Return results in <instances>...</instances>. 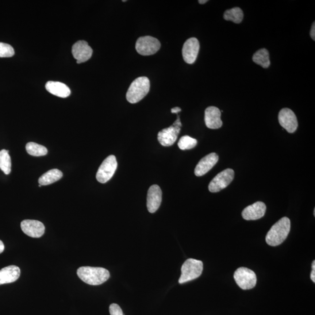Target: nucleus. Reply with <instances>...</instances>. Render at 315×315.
I'll return each instance as SVG.
<instances>
[{
  "label": "nucleus",
  "instance_id": "21",
  "mask_svg": "<svg viewBox=\"0 0 315 315\" xmlns=\"http://www.w3.org/2000/svg\"><path fill=\"white\" fill-rule=\"evenodd\" d=\"M252 59L256 64L260 65L264 68H267L270 66L269 53L266 49H260L254 54Z\"/></svg>",
  "mask_w": 315,
  "mask_h": 315
},
{
  "label": "nucleus",
  "instance_id": "23",
  "mask_svg": "<svg viewBox=\"0 0 315 315\" xmlns=\"http://www.w3.org/2000/svg\"><path fill=\"white\" fill-rule=\"evenodd\" d=\"M26 149L29 155L34 156H45L48 153V149L44 146L33 142L26 144Z\"/></svg>",
  "mask_w": 315,
  "mask_h": 315
},
{
  "label": "nucleus",
  "instance_id": "6",
  "mask_svg": "<svg viewBox=\"0 0 315 315\" xmlns=\"http://www.w3.org/2000/svg\"><path fill=\"white\" fill-rule=\"evenodd\" d=\"M237 285L241 289L247 290L253 289L257 283V278L255 272L246 267L238 268L234 273Z\"/></svg>",
  "mask_w": 315,
  "mask_h": 315
},
{
  "label": "nucleus",
  "instance_id": "22",
  "mask_svg": "<svg viewBox=\"0 0 315 315\" xmlns=\"http://www.w3.org/2000/svg\"><path fill=\"white\" fill-rule=\"evenodd\" d=\"M224 18L226 21H232L235 24H240L243 20L244 13L239 7L233 8L226 10L224 14Z\"/></svg>",
  "mask_w": 315,
  "mask_h": 315
},
{
  "label": "nucleus",
  "instance_id": "27",
  "mask_svg": "<svg viewBox=\"0 0 315 315\" xmlns=\"http://www.w3.org/2000/svg\"><path fill=\"white\" fill-rule=\"evenodd\" d=\"M109 312L110 315H124L121 307L116 303H112L110 305Z\"/></svg>",
  "mask_w": 315,
  "mask_h": 315
},
{
  "label": "nucleus",
  "instance_id": "9",
  "mask_svg": "<svg viewBox=\"0 0 315 315\" xmlns=\"http://www.w3.org/2000/svg\"><path fill=\"white\" fill-rule=\"evenodd\" d=\"M234 175L235 173L233 170L229 168L219 173L210 183L209 191L212 193H217L223 190L232 182Z\"/></svg>",
  "mask_w": 315,
  "mask_h": 315
},
{
  "label": "nucleus",
  "instance_id": "32",
  "mask_svg": "<svg viewBox=\"0 0 315 315\" xmlns=\"http://www.w3.org/2000/svg\"><path fill=\"white\" fill-rule=\"evenodd\" d=\"M207 2H208L207 0H200V1H199V3L201 4V5H204V4H205Z\"/></svg>",
  "mask_w": 315,
  "mask_h": 315
},
{
  "label": "nucleus",
  "instance_id": "3",
  "mask_svg": "<svg viewBox=\"0 0 315 315\" xmlns=\"http://www.w3.org/2000/svg\"><path fill=\"white\" fill-rule=\"evenodd\" d=\"M150 82L146 76H140L134 80L126 94V98L130 103L141 101L148 94Z\"/></svg>",
  "mask_w": 315,
  "mask_h": 315
},
{
  "label": "nucleus",
  "instance_id": "29",
  "mask_svg": "<svg viewBox=\"0 0 315 315\" xmlns=\"http://www.w3.org/2000/svg\"><path fill=\"white\" fill-rule=\"evenodd\" d=\"M310 36L312 37V39L314 41L315 40V25L314 22L313 23L312 28H311L310 32Z\"/></svg>",
  "mask_w": 315,
  "mask_h": 315
},
{
  "label": "nucleus",
  "instance_id": "28",
  "mask_svg": "<svg viewBox=\"0 0 315 315\" xmlns=\"http://www.w3.org/2000/svg\"><path fill=\"white\" fill-rule=\"evenodd\" d=\"M312 271H311L310 279H311V280H312V281L313 283H315V261L314 260L313 261L312 263Z\"/></svg>",
  "mask_w": 315,
  "mask_h": 315
},
{
  "label": "nucleus",
  "instance_id": "8",
  "mask_svg": "<svg viewBox=\"0 0 315 315\" xmlns=\"http://www.w3.org/2000/svg\"><path fill=\"white\" fill-rule=\"evenodd\" d=\"M160 48V42L150 36L140 37L136 42V51L142 56L154 55L159 51Z\"/></svg>",
  "mask_w": 315,
  "mask_h": 315
},
{
  "label": "nucleus",
  "instance_id": "13",
  "mask_svg": "<svg viewBox=\"0 0 315 315\" xmlns=\"http://www.w3.org/2000/svg\"><path fill=\"white\" fill-rule=\"evenodd\" d=\"M21 227L26 235L32 238H40L44 235L45 231L44 224L37 220H24L21 223Z\"/></svg>",
  "mask_w": 315,
  "mask_h": 315
},
{
  "label": "nucleus",
  "instance_id": "2",
  "mask_svg": "<svg viewBox=\"0 0 315 315\" xmlns=\"http://www.w3.org/2000/svg\"><path fill=\"white\" fill-rule=\"evenodd\" d=\"M77 275L82 281L92 286L101 285L110 278L109 272L105 268L90 266L79 268Z\"/></svg>",
  "mask_w": 315,
  "mask_h": 315
},
{
  "label": "nucleus",
  "instance_id": "10",
  "mask_svg": "<svg viewBox=\"0 0 315 315\" xmlns=\"http://www.w3.org/2000/svg\"><path fill=\"white\" fill-rule=\"evenodd\" d=\"M279 122L280 125L290 133H294L298 128L297 116L290 109L284 108L280 111Z\"/></svg>",
  "mask_w": 315,
  "mask_h": 315
},
{
  "label": "nucleus",
  "instance_id": "15",
  "mask_svg": "<svg viewBox=\"0 0 315 315\" xmlns=\"http://www.w3.org/2000/svg\"><path fill=\"white\" fill-rule=\"evenodd\" d=\"M162 202V191L159 186L154 184L148 191L147 206L149 213H154Z\"/></svg>",
  "mask_w": 315,
  "mask_h": 315
},
{
  "label": "nucleus",
  "instance_id": "20",
  "mask_svg": "<svg viewBox=\"0 0 315 315\" xmlns=\"http://www.w3.org/2000/svg\"><path fill=\"white\" fill-rule=\"evenodd\" d=\"M63 173L57 169H53L42 175L39 179V183L42 186H47L58 181L63 177Z\"/></svg>",
  "mask_w": 315,
  "mask_h": 315
},
{
  "label": "nucleus",
  "instance_id": "16",
  "mask_svg": "<svg viewBox=\"0 0 315 315\" xmlns=\"http://www.w3.org/2000/svg\"><path fill=\"white\" fill-rule=\"evenodd\" d=\"M218 160L219 156L215 152L203 157L195 167L194 174L197 176L205 175L216 165Z\"/></svg>",
  "mask_w": 315,
  "mask_h": 315
},
{
  "label": "nucleus",
  "instance_id": "26",
  "mask_svg": "<svg viewBox=\"0 0 315 315\" xmlns=\"http://www.w3.org/2000/svg\"><path fill=\"white\" fill-rule=\"evenodd\" d=\"M15 52L12 46L0 42V57H11L14 55Z\"/></svg>",
  "mask_w": 315,
  "mask_h": 315
},
{
  "label": "nucleus",
  "instance_id": "18",
  "mask_svg": "<svg viewBox=\"0 0 315 315\" xmlns=\"http://www.w3.org/2000/svg\"><path fill=\"white\" fill-rule=\"evenodd\" d=\"M20 274V268L14 265L2 268L0 270V285L16 282Z\"/></svg>",
  "mask_w": 315,
  "mask_h": 315
},
{
  "label": "nucleus",
  "instance_id": "30",
  "mask_svg": "<svg viewBox=\"0 0 315 315\" xmlns=\"http://www.w3.org/2000/svg\"><path fill=\"white\" fill-rule=\"evenodd\" d=\"M182 109L180 108L179 107H175L174 108L171 109V113H178L180 112H181Z\"/></svg>",
  "mask_w": 315,
  "mask_h": 315
},
{
  "label": "nucleus",
  "instance_id": "14",
  "mask_svg": "<svg viewBox=\"0 0 315 315\" xmlns=\"http://www.w3.org/2000/svg\"><path fill=\"white\" fill-rule=\"evenodd\" d=\"M266 211V206L262 202H257L243 210L242 216L245 220H257L262 218Z\"/></svg>",
  "mask_w": 315,
  "mask_h": 315
},
{
  "label": "nucleus",
  "instance_id": "4",
  "mask_svg": "<svg viewBox=\"0 0 315 315\" xmlns=\"http://www.w3.org/2000/svg\"><path fill=\"white\" fill-rule=\"evenodd\" d=\"M203 270V263L202 261L187 259L182 265L179 283L183 284L198 279L202 274Z\"/></svg>",
  "mask_w": 315,
  "mask_h": 315
},
{
  "label": "nucleus",
  "instance_id": "31",
  "mask_svg": "<svg viewBox=\"0 0 315 315\" xmlns=\"http://www.w3.org/2000/svg\"><path fill=\"white\" fill-rule=\"evenodd\" d=\"M5 250V245H4L3 242L0 240V254L3 252Z\"/></svg>",
  "mask_w": 315,
  "mask_h": 315
},
{
  "label": "nucleus",
  "instance_id": "11",
  "mask_svg": "<svg viewBox=\"0 0 315 315\" xmlns=\"http://www.w3.org/2000/svg\"><path fill=\"white\" fill-rule=\"evenodd\" d=\"M200 50L199 42L195 37L187 40L184 44L182 56L184 61L187 64H193L197 59Z\"/></svg>",
  "mask_w": 315,
  "mask_h": 315
},
{
  "label": "nucleus",
  "instance_id": "19",
  "mask_svg": "<svg viewBox=\"0 0 315 315\" xmlns=\"http://www.w3.org/2000/svg\"><path fill=\"white\" fill-rule=\"evenodd\" d=\"M46 89L49 93L60 98H67L71 94L70 88L60 82H48L46 84Z\"/></svg>",
  "mask_w": 315,
  "mask_h": 315
},
{
  "label": "nucleus",
  "instance_id": "24",
  "mask_svg": "<svg viewBox=\"0 0 315 315\" xmlns=\"http://www.w3.org/2000/svg\"><path fill=\"white\" fill-rule=\"evenodd\" d=\"M9 152L6 149L0 151V169L6 175H9L11 171V160Z\"/></svg>",
  "mask_w": 315,
  "mask_h": 315
},
{
  "label": "nucleus",
  "instance_id": "12",
  "mask_svg": "<svg viewBox=\"0 0 315 315\" xmlns=\"http://www.w3.org/2000/svg\"><path fill=\"white\" fill-rule=\"evenodd\" d=\"M92 48L86 41H80L73 45L72 53L78 64L86 62L92 55Z\"/></svg>",
  "mask_w": 315,
  "mask_h": 315
},
{
  "label": "nucleus",
  "instance_id": "5",
  "mask_svg": "<svg viewBox=\"0 0 315 315\" xmlns=\"http://www.w3.org/2000/svg\"><path fill=\"white\" fill-rule=\"evenodd\" d=\"M182 123L179 116L174 124L169 128L164 129L158 134V140L164 147H170L174 145L177 140L180 130H181Z\"/></svg>",
  "mask_w": 315,
  "mask_h": 315
},
{
  "label": "nucleus",
  "instance_id": "7",
  "mask_svg": "<svg viewBox=\"0 0 315 315\" xmlns=\"http://www.w3.org/2000/svg\"><path fill=\"white\" fill-rule=\"evenodd\" d=\"M117 167L116 157L110 155L103 161L99 167L96 178L98 181L101 183H105L113 177Z\"/></svg>",
  "mask_w": 315,
  "mask_h": 315
},
{
  "label": "nucleus",
  "instance_id": "25",
  "mask_svg": "<svg viewBox=\"0 0 315 315\" xmlns=\"http://www.w3.org/2000/svg\"><path fill=\"white\" fill-rule=\"evenodd\" d=\"M198 141L194 138L188 136H184L180 138L178 142V147L182 150L190 149L196 146Z\"/></svg>",
  "mask_w": 315,
  "mask_h": 315
},
{
  "label": "nucleus",
  "instance_id": "17",
  "mask_svg": "<svg viewBox=\"0 0 315 315\" xmlns=\"http://www.w3.org/2000/svg\"><path fill=\"white\" fill-rule=\"evenodd\" d=\"M221 112L217 107L210 106L205 110V121L207 128L218 129L221 128L222 122L221 119Z\"/></svg>",
  "mask_w": 315,
  "mask_h": 315
},
{
  "label": "nucleus",
  "instance_id": "1",
  "mask_svg": "<svg viewBox=\"0 0 315 315\" xmlns=\"http://www.w3.org/2000/svg\"><path fill=\"white\" fill-rule=\"evenodd\" d=\"M291 221L287 217H283L276 222L268 232L266 241L268 245L277 247L287 239L290 232Z\"/></svg>",
  "mask_w": 315,
  "mask_h": 315
}]
</instances>
